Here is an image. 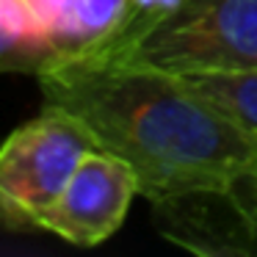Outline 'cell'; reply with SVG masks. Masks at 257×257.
Returning <instances> with one entry per match:
<instances>
[{
    "label": "cell",
    "mask_w": 257,
    "mask_h": 257,
    "mask_svg": "<svg viewBox=\"0 0 257 257\" xmlns=\"http://www.w3.org/2000/svg\"><path fill=\"white\" fill-rule=\"evenodd\" d=\"M39 78L45 108L86 124L97 147L133 166L141 196L232 185L257 169V139L185 78L102 58H64Z\"/></svg>",
    "instance_id": "obj_1"
},
{
    "label": "cell",
    "mask_w": 257,
    "mask_h": 257,
    "mask_svg": "<svg viewBox=\"0 0 257 257\" xmlns=\"http://www.w3.org/2000/svg\"><path fill=\"white\" fill-rule=\"evenodd\" d=\"M152 224L166 240L205 257H257V216L232 185L152 199Z\"/></svg>",
    "instance_id": "obj_5"
},
{
    "label": "cell",
    "mask_w": 257,
    "mask_h": 257,
    "mask_svg": "<svg viewBox=\"0 0 257 257\" xmlns=\"http://www.w3.org/2000/svg\"><path fill=\"white\" fill-rule=\"evenodd\" d=\"M180 78L257 69V0H183L119 58Z\"/></svg>",
    "instance_id": "obj_2"
},
{
    "label": "cell",
    "mask_w": 257,
    "mask_h": 257,
    "mask_svg": "<svg viewBox=\"0 0 257 257\" xmlns=\"http://www.w3.org/2000/svg\"><path fill=\"white\" fill-rule=\"evenodd\" d=\"M97 150L83 122L42 108L0 147V205L12 227L36 229L39 216L61 196L80 161Z\"/></svg>",
    "instance_id": "obj_3"
},
{
    "label": "cell",
    "mask_w": 257,
    "mask_h": 257,
    "mask_svg": "<svg viewBox=\"0 0 257 257\" xmlns=\"http://www.w3.org/2000/svg\"><path fill=\"white\" fill-rule=\"evenodd\" d=\"M141 194L133 166L105 150H91L56 202L36 221V229L58 235L72 246L108 240L127 218L133 196Z\"/></svg>",
    "instance_id": "obj_4"
},
{
    "label": "cell",
    "mask_w": 257,
    "mask_h": 257,
    "mask_svg": "<svg viewBox=\"0 0 257 257\" xmlns=\"http://www.w3.org/2000/svg\"><path fill=\"white\" fill-rule=\"evenodd\" d=\"M235 191H238L240 199L249 205V210L257 216V169L249 174H243L240 180H235Z\"/></svg>",
    "instance_id": "obj_11"
},
{
    "label": "cell",
    "mask_w": 257,
    "mask_h": 257,
    "mask_svg": "<svg viewBox=\"0 0 257 257\" xmlns=\"http://www.w3.org/2000/svg\"><path fill=\"white\" fill-rule=\"evenodd\" d=\"M72 3L75 0H28V6L39 14V20L47 25V31L53 34V39H56L58 28H61L64 20H67Z\"/></svg>",
    "instance_id": "obj_10"
},
{
    "label": "cell",
    "mask_w": 257,
    "mask_h": 257,
    "mask_svg": "<svg viewBox=\"0 0 257 257\" xmlns=\"http://www.w3.org/2000/svg\"><path fill=\"white\" fill-rule=\"evenodd\" d=\"M58 58V45L28 0H0V67L3 72L42 75Z\"/></svg>",
    "instance_id": "obj_6"
},
{
    "label": "cell",
    "mask_w": 257,
    "mask_h": 257,
    "mask_svg": "<svg viewBox=\"0 0 257 257\" xmlns=\"http://www.w3.org/2000/svg\"><path fill=\"white\" fill-rule=\"evenodd\" d=\"M180 3L183 0H127V17H124L122 31L113 36V42L94 56H80V58H119L136 39H141L147 31L163 23Z\"/></svg>",
    "instance_id": "obj_9"
},
{
    "label": "cell",
    "mask_w": 257,
    "mask_h": 257,
    "mask_svg": "<svg viewBox=\"0 0 257 257\" xmlns=\"http://www.w3.org/2000/svg\"><path fill=\"white\" fill-rule=\"evenodd\" d=\"M124 17H127V0H75L56 34V61L100 53L122 31Z\"/></svg>",
    "instance_id": "obj_7"
},
{
    "label": "cell",
    "mask_w": 257,
    "mask_h": 257,
    "mask_svg": "<svg viewBox=\"0 0 257 257\" xmlns=\"http://www.w3.org/2000/svg\"><path fill=\"white\" fill-rule=\"evenodd\" d=\"M185 80L213 108H218L227 119H232L251 139H257V69L188 75Z\"/></svg>",
    "instance_id": "obj_8"
}]
</instances>
